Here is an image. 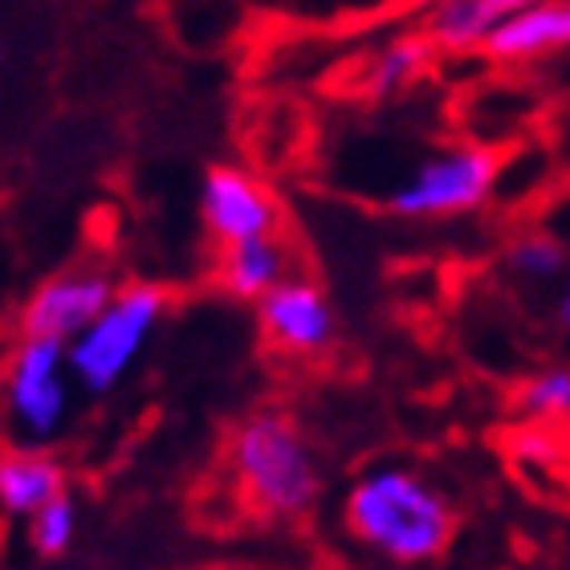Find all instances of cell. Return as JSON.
<instances>
[{
	"label": "cell",
	"instance_id": "cell-1",
	"mask_svg": "<svg viewBox=\"0 0 570 570\" xmlns=\"http://www.w3.org/2000/svg\"><path fill=\"white\" fill-rule=\"evenodd\" d=\"M343 522L371 554L400 567L440 559L456 538L449 493L404 464H380L358 476L346 489Z\"/></svg>",
	"mask_w": 570,
	"mask_h": 570
},
{
	"label": "cell",
	"instance_id": "cell-2",
	"mask_svg": "<svg viewBox=\"0 0 570 570\" xmlns=\"http://www.w3.org/2000/svg\"><path fill=\"white\" fill-rule=\"evenodd\" d=\"M240 493L265 518H302L322 493V469L297 424L282 412L245 420L228 444Z\"/></svg>",
	"mask_w": 570,
	"mask_h": 570
},
{
	"label": "cell",
	"instance_id": "cell-3",
	"mask_svg": "<svg viewBox=\"0 0 570 570\" xmlns=\"http://www.w3.org/2000/svg\"><path fill=\"white\" fill-rule=\"evenodd\" d=\"M164 309H167V294L159 285L139 282L119 289L107 302V309L66 346L73 383L95 395L110 392L135 367V358L142 355L147 338L164 322Z\"/></svg>",
	"mask_w": 570,
	"mask_h": 570
},
{
	"label": "cell",
	"instance_id": "cell-4",
	"mask_svg": "<svg viewBox=\"0 0 570 570\" xmlns=\"http://www.w3.org/2000/svg\"><path fill=\"white\" fill-rule=\"evenodd\" d=\"M501 179V155L481 142L444 147L387 191V213L404 220H444L473 213L493 196Z\"/></svg>",
	"mask_w": 570,
	"mask_h": 570
},
{
	"label": "cell",
	"instance_id": "cell-5",
	"mask_svg": "<svg viewBox=\"0 0 570 570\" xmlns=\"http://www.w3.org/2000/svg\"><path fill=\"white\" fill-rule=\"evenodd\" d=\"M70 383L73 375L66 343L24 338L12 351L4 380H0V404H4L9 424L33 444L58 436L66 416H70Z\"/></svg>",
	"mask_w": 570,
	"mask_h": 570
},
{
	"label": "cell",
	"instance_id": "cell-6",
	"mask_svg": "<svg viewBox=\"0 0 570 570\" xmlns=\"http://www.w3.org/2000/svg\"><path fill=\"white\" fill-rule=\"evenodd\" d=\"M115 294L119 285L102 269H73V274L49 277L46 285H37V294L21 309L24 338H53L70 346L107 309Z\"/></svg>",
	"mask_w": 570,
	"mask_h": 570
},
{
	"label": "cell",
	"instance_id": "cell-7",
	"mask_svg": "<svg viewBox=\"0 0 570 570\" xmlns=\"http://www.w3.org/2000/svg\"><path fill=\"white\" fill-rule=\"evenodd\" d=\"M204 225L220 245H240V240L274 237L277 233V200L253 171L240 167H213L200 188Z\"/></svg>",
	"mask_w": 570,
	"mask_h": 570
},
{
	"label": "cell",
	"instance_id": "cell-8",
	"mask_svg": "<svg viewBox=\"0 0 570 570\" xmlns=\"http://www.w3.org/2000/svg\"><path fill=\"white\" fill-rule=\"evenodd\" d=\"M257 314L269 343L285 355H322L334 343V309L309 277H285L257 302Z\"/></svg>",
	"mask_w": 570,
	"mask_h": 570
},
{
	"label": "cell",
	"instance_id": "cell-9",
	"mask_svg": "<svg viewBox=\"0 0 570 570\" xmlns=\"http://www.w3.org/2000/svg\"><path fill=\"white\" fill-rule=\"evenodd\" d=\"M570 49V0H538L525 9L501 12L485 53L493 61H538Z\"/></svg>",
	"mask_w": 570,
	"mask_h": 570
},
{
	"label": "cell",
	"instance_id": "cell-10",
	"mask_svg": "<svg viewBox=\"0 0 570 570\" xmlns=\"http://www.w3.org/2000/svg\"><path fill=\"white\" fill-rule=\"evenodd\" d=\"M66 493V469L37 449L0 452V510L12 518H33L41 505Z\"/></svg>",
	"mask_w": 570,
	"mask_h": 570
},
{
	"label": "cell",
	"instance_id": "cell-11",
	"mask_svg": "<svg viewBox=\"0 0 570 570\" xmlns=\"http://www.w3.org/2000/svg\"><path fill=\"white\" fill-rule=\"evenodd\" d=\"M285 277H289V249L277 240V233L228 245L225 257H220V285L237 302H262Z\"/></svg>",
	"mask_w": 570,
	"mask_h": 570
},
{
	"label": "cell",
	"instance_id": "cell-12",
	"mask_svg": "<svg viewBox=\"0 0 570 570\" xmlns=\"http://www.w3.org/2000/svg\"><path fill=\"white\" fill-rule=\"evenodd\" d=\"M498 21L501 9L489 0H432L424 17V37L436 49L469 53V49H485Z\"/></svg>",
	"mask_w": 570,
	"mask_h": 570
},
{
	"label": "cell",
	"instance_id": "cell-13",
	"mask_svg": "<svg viewBox=\"0 0 570 570\" xmlns=\"http://www.w3.org/2000/svg\"><path fill=\"white\" fill-rule=\"evenodd\" d=\"M436 46L428 41L424 33H407V37H395L387 46L371 58L367 73H363V86H367V95L375 98H392L400 90L416 82L420 73L428 70V61H432Z\"/></svg>",
	"mask_w": 570,
	"mask_h": 570
},
{
	"label": "cell",
	"instance_id": "cell-14",
	"mask_svg": "<svg viewBox=\"0 0 570 570\" xmlns=\"http://www.w3.org/2000/svg\"><path fill=\"white\" fill-rule=\"evenodd\" d=\"M518 412L525 420H542V424L570 420V363L530 371L518 387Z\"/></svg>",
	"mask_w": 570,
	"mask_h": 570
},
{
	"label": "cell",
	"instance_id": "cell-15",
	"mask_svg": "<svg viewBox=\"0 0 570 570\" xmlns=\"http://www.w3.org/2000/svg\"><path fill=\"white\" fill-rule=\"evenodd\" d=\"M505 265L522 282H554L567 269V245L559 237H550V233H525V237L510 240Z\"/></svg>",
	"mask_w": 570,
	"mask_h": 570
},
{
	"label": "cell",
	"instance_id": "cell-16",
	"mask_svg": "<svg viewBox=\"0 0 570 570\" xmlns=\"http://www.w3.org/2000/svg\"><path fill=\"white\" fill-rule=\"evenodd\" d=\"M29 538H33L37 554H46V559H58V554H66L73 547V538H78V505H73L70 493L53 498L29 518Z\"/></svg>",
	"mask_w": 570,
	"mask_h": 570
},
{
	"label": "cell",
	"instance_id": "cell-17",
	"mask_svg": "<svg viewBox=\"0 0 570 570\" xmlns=\"http://www.w3.org/2000/svg\"><path fill=\"white\" fill-rule=\"evenodd\" d=\"M559 322L562 326H570V282L562 285V294H559Z\"/></svg>",
	"mask_w": 570,
	"mask_h": 570
},
{
	"label": "cell",
	"instance_id": "cell-18",
	"mask_svg": "<svg viewBox=\"0 0 570 570\" xmlns=\"http://www.w3.org/2000/svg\"><path fill=\"white\" fill-rule=\"evenodd\" d=\"M489 4H498L501 12H513V9H525V4H538V0H489Z\"/></svg>",
	"mask_w": 570,
	"mask_h": 570
}]
</instances>
